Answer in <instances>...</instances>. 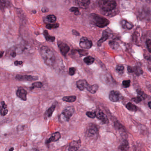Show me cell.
Returning a JSON list of instances; mask_svg holds the SVG:
<instances>
[{
	"mask_svg": "<svg viewBox=\"0 0 151 151\" xmlns=\"http://www.w3.org/2000/svg\"><path fill=\"white\" fill-rule=\"evenodd\" d=\"M81 141L80 140L73 141L70 143L68 151H77L81 146Z\"/></svg>",
	"mask_w": 151,
	"mask_h": 151,
	"instance_id": "cell-14",
	"label": "cell"
},
{
	"mask_svg": "<svg viewBox=\"0 0 151 151\" xmlns=\"http://www.w3.org/2000/svg\"><path fill=\"white\" fill-rule=\"evenodd\" d=\"M58 47L62 54L63 56H66L67 53L70 51V47L66 43L60 41L58 42Z\"/></svg>",
	"mask_w": 151,
	"mask_h": 151,
	"instance_id": "cell-9",
	"label": "cell"
},
{
	"mask_svg": "<svg viewBox=\"0 0 151 151\" xmlns=\"http://www.w3.org/2000/svg\"><path fill=\"white\" fill-rule=\"evenodd\" d=\"M11 56L13 57H15L16 56V53L15 52H14L11 54Z\"/></svg>",
	"mask_w": 151,
	"mask_h": 151,
	"instance_id": "cell-44",
	"label": "cell"
},
{
	"mask_svg": "<svg viewBox=\"0 0 151 151\" xmlns=\"http://www.w3.org/2000/svg\"><path fill=\"white\" fill-rule=\"evenodd\" d=\"M109 99L113 102H118L123 99L122 95L117 91H112L109 94Z\"/></svg>",
	"mask_w": 151,
	"mask_h": 151,
	"instance_id": "cell-4",
	"label": "cell"
},
{
	"mask_svg": "<svg viewBox=\"0 0 151 151\" xmlns=\"http://www.w3.org/2000/svg\"><path fill=\"white\" fill-rule=\"evenodd\" d=\"M76 68H70L69 70V74L70 76H73L76 73Z\"/></svg>",
	"mask_w": 151,
	"mask_h": 151,
	"instance_id": "cell-40",
	"label": "cell"
},
{
	"mask_svg": "<svg viewBox=\"0 0 151 151\" xmlns=\"http://www.w3.org/2000/svg\"><path fill=\"white\" fill-rule=\"evenodd\" d=\"M137 92L139 95V96H140L142 98L143 100L145 99L147 97V95H146V94L140 89H137Z\"/></svg>",
	"mask_w": 151,
	"mask_h": 151,
	"instance_id": "cell-29",
	"label": "cell"
},
{
	"mask_svg": "<svg viewBox=\"0 0 151 151\" xmlns=\"http://www.w3.org/2000/svg\"><path fill=\"white\" fill-rule=\"evenodd\" d=\"M77 97L76 96H65L63 98V100L66 102H73L76 100Z\"/></svg>",
	"mask_w": 151,
	"mask_h": 151,
	"instance_id": "cell-22",
	"label": "cell"
},
{
	"mask_svg": "<svg viewBox=\"0 0 151 151\" xmlns=\"http://www.w3.org/2000/svg\"><path fill=\"white\" fill-rule=\"evenodd\" d=\"M98 3L101 10L105 12L112 11L116 6L115 0H99Z\"/></svg>",
	"mask_w": 151,
	"mask_h": 151,
	"instance_id": "cell-3",
	"label": "cell"
},
{
	"mask_svg": "<svg viewBox=\"0 0 151 151\" xmlns=\"http://www.w3.org/2000/svg\"><path fill=\"white\" fill-rule=\"evenodd\" d=\"M42 11L43 12H47L48 11V9L46 8H44L42 9Z\"/></svg>",
	"mask_w": 151,
	"mask_h": 151,
	"instance_id": "cell-45",
	"label": "cell"
},
{
	"mask_svg": "<svg viewBox=\"0 0 151 151\" xmlns=\"http://www.w3.org/2000/svg\"><path fill=\"white\" fill-rule=\"evenodd\" d=\"M99 85H98L95 84L93 85H91L89 83H87L86 87V89L91 93L94 94L96 93V92L98 91L99 89Z\"/></svg>",
	"mask_w": 151,
	"mask_h": 151,
	"instance_id": "cell-16",
	"label": "cell"
},
{
	"mask_svg": "<svg viewBox=\"0 0 151 151\" xmlns=\"http://www.w3.org/2000/svg\"><path fill=\"white\" fill-rule=\"evenodd\" d=\"M130 80H124L123 81L122 85L124 88H128L130 86Z\"/></svg>",
	"mask_w": 151,
	"mask_h": 151,
	"instance_id": "cell-33",
	"label": "cell"
},
{
	"mask_svg": "<svg viewBox=\"0 0 151 151\" xmlns=\"http://www.w3.org/2000/svg\"><path fill=\"white\" fill-rule=\"evenodd\" d=\"M79 54L82 56H84V55H87L88 53L87 51H85L84 50H79L78 51Z\"/></svg>",
	"mask_w": 151,
	"mask_h": 151,
	"instance_id": "cell-41",
	"label": "cell"
},
{
	"mask_svg": "<svg viewBox=\"0 0 151 151\" xmlns=\"http://www.w3.org/2000/svg\"><path fill=\"white\" fill-rule=\"evenodd\" d=\"M46 19L49 22L53 23L56 22V17L55 16L53 15H50L47 17Z\"/></svg>",
	"mask_w": 151,
	"mask_h": 151,
	"instance_id": "cell-27",
	"label": "cell"
},
{
	"mask_svg": "<svg viewBox=\"0 0 151 151\" xmlns=\"http://www.w3.org/2000/svg\"><path fill=\"white\" fill-rule=\"evenodd\" d=\"M77 5L83 9H87L91 3L90 0H76Z\"/></svg>",
	"mask_w": 151,
	"mask_h": 151,
	"instance_id": "cell-15",
	"label": "cell"
},
{
	"mask_svg": "<svg viewBox=\"0 0 151 151\" xmlns=\"http://www.w3.org/2000/svg\"><path fill=\"white\" fill-rule=\"evenodd\" d=\"M14 150V147H12V148H10L9 149V151H13Z\"/></svg>",
	"mask_w": 151,
	"mask_h": 151,
	"instance_id": "cell-48",
	"label": "cell"
},
{
	"mask_svg": "<svg viewBox=\"0 0 151 151\" xmlns=\"http://www.w3.org/2000/svg\"><path fill=\"white\" fill-rule=\"evenodd\" d=\"M40 55L45 63L49 66H53L56 61L53 52L47 47L42 46L40 50Z\"/></svg>",
	"mask_w": 151,
	"mask_h": 151,
	"instance_id": "cell-1",
	"label": "cell"
},
{
	"mask_svg": "<svg viewBox=\"0 0 151 151\" xmlns=\"http://www.w3.org/2000/svg\"><path fill=\"white\" fill-rule=\"evenodd\" d=\"M84 62L86 63L87 65H90L93 64L95 60V59L91 56H87L85 57L83 60Z\"/></svg>",
	"mask_w": 151,
	"mask_h": 151,
	"instance_id": "cell-24",
	"label": "cell"
},
{
	"mask_svg": "<svg viewBox=\"0 0 151 151\" xmlns=\"http://www.w3.org/2000/svg\"><path fill=\"white\" fill-rule=\"evenodd\" d=\"M59 24L58 23L55 24H47L46 27L47 29H56V28L59 27Z\"/></svg>",
	"mask_w": 151,
	"mask_h": 151,
	"instance_id": "cell-31",
	"label": "cell"
},
{
	"mask_svg": "<svg viewBox=\"0 0 151 151\" xmlns=\"http://www.w3.org/2000/svg\"><path fill=\"white\" fill-rule=\"evenodd\" d=\"M147 47V49H148L149 52L151 53V40H147L146 42Z\"/></svg>",
	"mask_w": 151,
	"mask_h": 151,
	"instance_id": "cell-39",
	"label": "cell"
},
{
	"mask_svg": "<svg viewBox=\"0 0 151 151\" xmlns=\"http://www.w3.org/2000/svg\"><path fill=\"white\" fill-rule=\"evenodd\" d=\"M80 47L82 48L86 49H89L91 48L92 46V42L87 38H82L80 40V43H79Z\"/></svg>",
	"mask_w": 151,
	"mask_h": 151,
	"instance_id": "cell-8",
	"label": "cell"
},
{
	"mask_svg": "<svg viewBox=\"0 0 151 151\" xmlns=\"http://www.w3.org/2000/svg\"><path fill=\"white\" fill-rule=\"evenodd\" d=\"M43 83L40 82H37L33 83L32 87V90H33L34 88H41L43 86Z\"/></svg>",
	"mask_w": 151,
	"mask_h": 151,
	"instance_id": "cell-28",
	"label": "cell"
},
{
	"mask_svg": "<svg viewBox=\"0 0 151 151\" xmlns=\"http://www.w3.org/2000/svg\"><path fill=\"white\" fill-rule=\"evenodd\" d=\"M124 67L122 64H119L116 66V70L120 74H123L124 72Z\"/></svg>",
	"mask_w": 151,
	"mask_h": 151,
	"instance_id": "cell-32",
	"label": "cell"
},
{
	"mask_svg": "<svg viewBox=\"0 0 151 151\" xmlns=\"http://www.w3.org/2000/svg\"><path fill=\"white\" fill-rule=\"evenodd\" d=\"M87 81L84 79H80L77 82L76 85L78 88L81 91H83L86 89V84L87 83Z\"/></svg>",
	"mask_w": 151,
	"mask_h": 151,
	"instance_id": "cell-18",
	"label": "cell"
},
{
	"mask_svg": "<svg viewBox=\"0 0 151 151\" xmlns=\"http://www.w3.org/2000/svg\"><path fill=\"white\" fill-rule=\"evenodd\" d=\"M16 78L20 81H36L39 79L37 76H28V75H17Z\"/></svg>",
	"mask_w": 151,
	"mask_h": 151,
	"instance_id": "cell-7",
	"label": "cell"
},
{
	"mask_svg": "<svg viewBox=\"0 0 151 151\" xmlns=\"http://www.w3.org/2000/svg\"><path fill=\"white\" fill-rule=\"evenodd\" d=\"M75 112V108L73 106H69L65 108L63 111L62 114L65 120L68 122Z\"/></svg>",
	"mask_w": 151,
	"mask_h": 151,
	"instance_id": "cell-5",
	"label": "cell"
},
{
	"mask_svg": "<svg viewBox=\"0 0 151 151\" xmlns=\"http://www.w3.org/2000/svg\"><path fill=\"white\" fill-rule=\"evenodd\" d=\"M61 134L60 132H55L53 133L49 138L46 140V144H48L52 142H56L60 139Z\"/></svg>",
	"mask_w": 151,
	"mask_h": 151,
	"instance_id": "cell-13",
	"label": "cell"
},
{
	"mask_svg": "<svg viewBox=\"0 0 151 151\" xmlns=\"http://www.w3.org/2000/svg\"><path fill=\"white\" fill-rule=\"evenodd\" d=\"M72 33H73V35H75V36H79V33H78V32L76 31V30H75L72 31Z\"/></svg>",
	"mask_w": 151,
	"mask_h": 151,
	"instance_id": "cell-43",
	"label": "cell"
},
{
	"mask_svg": "<svg viewBox=\"0 0 151 151\" xmlns=\"http://www.w3.org/2000/svg\"><path fill=\"white\" fill-rule=\"evenodd\" d=\"M148 106H149V108L151 109V101L148 102Z\"/></svg>",
	"mask_w": 151,
	"mask_h": 151,
	"instance_id": "cell-46",
	"label": "cell"
},
{
	"mask_svg": "<svg viewBox=\"0 0 151 151\" xmlns=\"http://www.w3.org/2000/svg\"><path fill=\"white\" fill-rule=\"evenodd\" d=\"M1 115L2 116H5L8 113L7 106L4 101H1Z\"/></svg>",
	"mask_w": 151,
	"mask_h": 151,
	"instance_id": "cell-19",
	"label": "cell"
},
{
	"mask_svg": "<svg viewBox=\"0 0 151 151\" xmlns=\"http://www.w3.org/2000/svg\"><path fill=\"white\" fill-rule=\"evenodd\" d=\"M96 117L99 120H101L102 122L107 124L109 122V120L106 115L99 109H97L94 111Z\"/></svg>",
	"mask_w": 151,
	"mask_h": 151,
	"instance_id": "cell-10",
	"label": "cell"
},
{
	"mask_svg": "<svg viewBox=\"0 0 151 151\" xmlns=\"http://www.w3.org/2000/svg\"><path fill=\"white\" fill-rule=\"evenodd\" d=\"M70 12H72V13H74L75 15H78L79 14V9L78 8L76 7H72L70 9Z\"/></svg>",
	"mask_w": 151,
	"mask_h": 151,
	"instance_id": "cell-36",
	"label": "cell"
},
{
	"mask_svg": "<svg viewBox=\"0 0 151 151\" xmlns=\"http://www.w3.org/2000/svg\"><path fill=\"white\" fill-rule=\"evenodd\" d=\"M132 100L133 101H134L135 103H139L142 101L143 99H142V98H141L140 96H137V97H135V98H132Z\"/></svg>",
	"mask_w": 151,
	"mask_h": 151,
	"instance_id": "cell-38",
	"label": "cell"
},
{
	"mask_svg": "<svg viewBox=\"0 0 151 151\" xmlns=\"http://www.w3.org/2000/svg\"><path fill=\"white\" fill-rule=\"evenodd\" d=\"M1 57H2V55H3V53H4V52H1Z\"/></svg>",
	"mask_w": 151,
	"mask_h": 151,
	"instance_id": "cell-47",
	"label": "cell"
},
{
	"mask_svg": "<svg viewBox=\"0 0 151 151\" xmlns=\"http://www.w3.org/2000/svg\"><path fill=\"white\" fill-rule=\"evenodd\" d=\"M22 61H16L14 62V64L16 66H18V65H22Z\"/></svg>",
	"mask_w": 151,
	"mask_h": 151,
	"instance_id": "cell-42",
	"label": "cell"
},
{
	"mask_svg": "<svg viewBox=\"0 0 151 151\" xmlns=\"http://www.w3.org/2000/svg\"><path fill=\"white\" fill-rule=\"evenodd\" d=\"M44 34L46 40L47 41L53 42L55 40V37L49 36L47 31H44Z\"/></svg>",
	"mask_w": 151,
	"mask_h": 151,
	"instance_id": "cell-26",
	"label": "cell"
},
{
	"mask_svg": "<svg viewBox=\"0 0 151 151\" xmlns=\"http://www.w3.org/2000/svg\"><path fill=\"white\" fill-rule=\"evenodd\" d=\"M126 107L128 110L132 112H136L137 110V107L131 102H129L126 105Z\"/></svg>",
	"mask_w": 151,
	"mask_h": 151,
	"instance_id": "cell-23",
	"label": "cell"
},
{
	"mask_svg": "<svg viewBox=\"0 0 151 151\" xmlns=\"http://www.w3.org/2000/svg\"><path fill=\"white\" fill-rule=\"evenodd\" d=\"M99 130L95 124H91L86 130V135L89 137H94L98 134Z\"/></svg>",
	"mask_w": 151,
	"mask_h": 151,
	"instance_id": "cell-6",
	"label": "cell"
},
{
	"mask_svg": "<svg viewBox=\"0 0 151 151\" xmlns=\"http://www.w3.org/2000/svg\"><path fill=\"white\" fill-rule=\"evenodd\" d=\"M27 93H28L27 91L22 87H19L16 92V94L17 97L24 101L27 100Z\"/></svg>",
	"mask_w": 151,
	"mask_h": 151,
	"instance_id": "cell-11",
	"label": "cell"
},
{
	"mask_svg": "<svg viewBox=\"0 0 151 151\" xmlns=\"http://www.w3.org/2000/svg\"><path fill=\"white\" fill-rule=\"evenodd\" d=\"M115 127L119 130V131H121L122 132L125 131V129H124V127L119 122H115Z\"/></svg>",
	"mask_w": 151,
	"mask_h": 151,
	"instance_id": "cell-30",
	"label": "cell"
},
{
	"mask_svg": "<svg viewBox=\"0 0 151 151\" xmlns=\"http://www.w3.org/2000/svg\"><path fill=\"white\" fill-rule=\"evenodd\" d=\"M122 26L124 28L128 29H131L133 27V24L131 23L128 22V21H125V20H123L121 22Z\"/></svg>",
	"mask_w": 151,
	"mask_h": 151,
	"instance_id": "cell-21",
	"label": "cell"
},
{
	"mask_svg": "<svg viewBox=\"0 0 151 151\" xmlns=\"http://www.w3.org/2000/svg\"><path fill=\"white\" fill-rule=\"evenodd\" d=\"M55 108H56V106H55V105H53L52 106L50 107L46 111L45 116L46 118H49V117L52 116L54 111L55 110Z\"/></svg>",
	"mask_w": 151,
	"mask_h": 151,
	"instance_id": "cell-20",
	"label": "cell"
},
{
	"mask_svg": "<svg viewBox=\"0 0 151 151\" xmlns=\"http://www.w3.org/2000/svg\"><path fill=\"white\" fill-rule=\"evenodd\" d=\"M119 148L123 151L128 150L129 148V143L126 140H124L119 146Z\"/></svg>",
	"mask_w": 151,
	"mask_h": 151,
	"instance_id": "cell-25",
	"label": "cell"
},
{
	"mask_svg": "<svg viewBox=\"0 0 151 151\" xmlns=\"http://www.w3.org/2000/svg\"><path fill=\"white\" fill-rule=\"evenodd\" d=\"M109 44L111 48H113V49H116L118 47V45L116 42H114V41H110V42H109Z\"/></svg>",
	"mask_w": 151,
	"mask_h": 151,
	"instance_id": "cell-37",
	"label": "cell"
},
{
	"mask_svg": "<svg viewBox=\"0 0 151 151\" xmlns=\"http://www.w3.org/2000/svg\"><path fill=\"white\" fill-rule=\"evenodd\" d=\"M127 70L129 73H134L137 76H139L143 73L142 69L138 66H135L134 67L128 66Z\"/></svg>",
	"mask_w": 151,
	"mask_h": 151,
	"instance_id": "cell-12",
	"label": "cell"
},
{
	"mask_svg": "<svg viewBox=\"0 0 151 151\" xmlns=\"http://www.w3.org/2000/svg\"><path fill=\"white\" fill-rule=\"evenodd\" d=\"M109 32L107 31H104L102 33V37L97 42L98 45L99 47L101 46L102 43L106 41L109 38Z\"/></svg>",
	"mask_w": 151,
	"mask_h": 151,
	"instance_id": "cell-17",
	"label": "cell"
},
{
	"mask_svg": "<svg viewBox=\"0 0 151 151\" xmlns=\"http://www.w3.org/2000/svg\"><path fill=\"white\" fill-rule=\"evenodd\" d=\"M8 1L6 0H1V9H4L8 5Z\"/></svg>",
	"mask_w": 151,
	"mask_h": 151,
	"instance_id": "cell-34",
	"label": "cell"
},
{
	"mask_svg": "<svg viewBox=\"0 0 151 151\" xmlns=\"http://www.w3.org/2000/svg\"><path fill=\"white\" fill-rule=\"evenodd\" d=\"M86 115L87 116L91 118H94L96 117V114L95 112H91V111H88L86 112Z\"/></svg>",
	"mask_w": 151,
	"mask_h": 151,
	"instance_id": "cell-35",
	"label": "cell"
},
{
	"mask_svg": "<svg viewBox=\"0 0 151 151\" xmlns=\"http://www.w3.org/2000/svg\"><path fill=\"white\" fill-rule=\"evenodd\" d=\"M90 17L92 22L99 28H104L109 24V21L108 19L96 14H91Z\"/></svg>",
	"mask_w": 151,
	"mask_h": 151,
	"instance_id": "cell-2",
	"label": "cell"
}]
</instances>
